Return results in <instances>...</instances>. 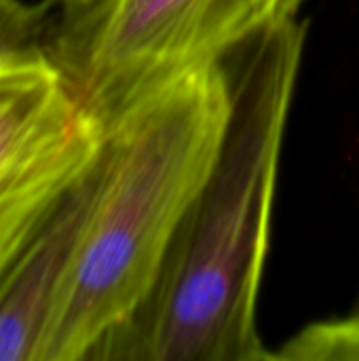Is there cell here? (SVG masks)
Wrapping results in <instances>:
<instances>
[{"label":"cell","mask_w":359,"mask_h":361,"mask_svg":"<svg viewBox=\"0 0 359 361\" xmlns=\"http://www.w3.org/2000/svg\"><path fill=\"white\" fill-rule=\"evenodd\" d=\"M303 51L296 17L222 61L231 114L218 157L148 300L95 360L273 361L258 332V296Z\"/></svg>","instance_id":"obj_1"},{"label":"cell","mask_w":359,"mask_h":361,"mask_svg":"<svg viewBox=\"0 0 359 361\" xmlns=\"http://www.w3.org/2000/svg\"><path fill=\"white\" fill-rule=\"evenodd\" d=\"M224 63L193 70L106 129V171L36 361L95 360L148 300L224 137Z\"/></svg>","instance_id":"obj_2"},{"label":"cell","mask_w":359,"mask_h":361,"mask_svg":"<svg viewBox=\"0 0 359 361\" xmlns=\"http://www.w3.org/2000/svg\"><path fill=\"white\" fill-rule=\"evenodd\" d=\"M303 0H102L57 21L47 49L106 133L180 76L222 63L248 40L296 19Z\"/></svg>","instance_id":"obj_3"},{"label":"cell","mask_w":359,"mask_h":361,"mask_svg":"<svg viewBox=\"0 0 359 361\" xmlns=\"http://www.w3.org/2000/svg\"><path fill=\"white\" fill-rule=\"evenodd\" d=\"M104 140L44 42L0 51V258L83 178Z\"/></svg>","instance_id":"obj_4"},{"label":"cell","mask_w":359,"mask_h":361,"mask_svg":"<svg viewBox=\"0 0 359 361\" xmlns=\"http://www.w3.org/2000/svg\"><path fill=\"white\" fill-rule=\"evenodd\" d=\"M106 171V140L95 163L40 222L0 258V361H36L57 294Z\"/></svg>","instance_id":"obj_5"},{"label":"cell","mask_w":359,"mask_h":361,"mask_svg":"<svg viewBox=\"0 0 359 361\" xmlns=\"http://www.w3.org/2000/svg\"><path fill=\"white\" fill-rule=\"evenodd\" d=\"M359 361V311L309 324L273 351V361Z\"/></svg>","instance_id":"obj_6"},{"label":"cell","mask_w":359,"mask_h":361,"mask_svg":"<svg viewBox=\"0 0 359 361\" xmlns=\"http://www.w3.org/2000/svg\"><path fill=\"white\" fill-rule=\"evenodd\" d=\"M47 6L23 0H0V51L44 42L49 34Z\"/></svg>","instance_id":"obj_7"},{"label":"cell","mask_w":359,"mask_h":361,"mask_svg":"<svg viewBox=\"0 0 359 361\" xmlns=\"http://www.w3.org/2000/svg\"><path fill=\"white\" fill-rule=\"evenodd\" d=\"M59 11V21H72L91 11L102 0H51Z\"/></svg>","instance_id":"obj_8"},{"label":"cell","mask_w":359,"mask_h":361,"mask_svg":"<svg viewBox=\"0 0 359 361\" xmlns=\"http://www.w3.org/2000/svg\"><path fill=\"white\" fill-rule=\"evenodd\" d=\"M358 311H359V300H358Z\"/></svg>","instance_id":"obj_9"}]
</instances>
